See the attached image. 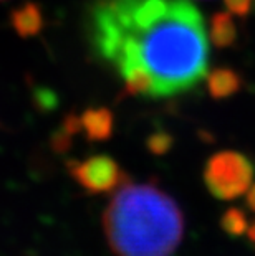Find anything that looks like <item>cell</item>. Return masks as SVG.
Masks as SVG:
<instances>
[{"mask_svg":"<svg viewBox=\"0 0 255 256\" xmlns=\"http://www.w3.org/2000/svg\"><path fill=\"white\" fill-rule=\"evenodd\" d=\"M88 36L128 94L177 96L207 74L209 40L191 0H95Z\"/></svg>","mask_w":255,"mask_h":256,"instance_id":"cell-1","label":"cell"},{"mask_svg":"<svg viewBox=\"0 0 255 256\" xmlns=\"http://www.w3.org/2000/svg\"><path fill=\"white\" fill-rule=\"evenodd\" d=\"M103 226L118 256H171L184 235V216L156 184L126 180L105 210Z\"/></svg>","mask_w":255,"mask_h":256,"instance_id":"cell-2","label":"cell"},{"mask_svg":"<svg viewBox=\"0 0 255 256\" xmlns=\"http://www.w3.org/2000/svg\"><path fill=\"white\" fill-rule=\"evenodd\" d=\"M255 168L247 156L235 150H222L205 162L204 184L219 200H234L247 194L253 184Z\"/></svg>","mask_w":255,"mask_h":256,"instance_id":"cell-3","label":"cell"},{"mask_svg":"<svg viewBox=\"0 0 255 256\" xmlns=\"http://www.w3.org/2000/svg\"><path fill=\"white\" fill-rule=\"evenodd\" d=\"M70 174L86 192L108 194L128 180L126 174L110 156H93L83 162H70Z\"/></svg>","mask_w":255,"mask_h":256,"instance_id":"cell-4","label":"cell"},{"mask_svg":"<svg viewBox=\"0 0 255 256\" xmlns=\"http://www.w3.org/2000/svg\"><path fill=\"white\" fill-rule=\"evenodd\" d=\"M242 80L234 70L217 68L207 76V91L214 100H225L240 90Z\"/></svg>","mask_w":255,"mask_h":256,"instance_id":"cell-5","label":"cell"},{"mask_svg":"<svg viewBox=\"0 0 255 256\" xmlns=\"http://www.w3.org/2000/svg\"><path fill=\"white\" fill-rule=\"evenodd\" d=\"M81 122H83V128L90 140H105L111 136L113 116L105 108L86 111Z\"/></svg>","mask_w":255,"mask_h":256,"instance_id":"cell-6","label":"cell"},{"mask_svg":"<svg viewBox=\"0 0 255 256\" xmlns=\"http://www.w3.org/2000/svg\"><path fill=\"white\" fill-rule=\"evenodd\" d=\"M237 38V28L229 12H217L210 20V40L217 48H229Z\"/></svg>","mask_w":255,"mask_h":256,"instance_id":"cell-7","label":"cell"},{"mask_svg":"<svg viewBox=\"0 0 255 256\" xmlns=\"http://www.w3.org/2000/svg\"><path fill=\"white\" fill-rule=\"evenodd\" d=\"M220 226H222V230L230 236H242V235H245L248 230V223H247L245 215H243V212L238 208L227 210L220 218Z\"/></svg>","mask_w":255,"mask_h":256,"instance_id":"cell-8","label":"cell"},{"mask_svg":"<svg viewBox=\"0 0 255 256\" xmlns=\"http://www.w3.org/2000/svg\"><path fill=\"white\" fill-rule=\"evenodd\" d=\"M172 136L166 130H156L148 138V149L154 156H164L167 150L172 147Z\"/></svg>","mask_w":255,"mask_h":256,"instance_id":"cell-9","label":"cell"},{"mask_svg":"<svg viewBox=\"0 0 255 256\" xmlns=\"http://www.w3.org/2000/svg\"><path fill=\"white\" fill-rule=\"evenodd\" d=\"M224 4L229 14H234L237 17H247L252 8V0H224Z\"/></svg>","mask_w":255,"mask_h":256,"instance_id":"cell-10","label":"cell"},{"mask_svg":"<svg viewBox=\"0 0 255 256\" xmlns=\"http://www.w3.org/2000/svg\"><path fill=\"white\" fill-rule=\"evenodd\" d=\"M247 205L255 212V184H252L250 188L247 190Z\"/></svg>","mask_w":255,"mask_h":256,"instance_id":"cell-11","label":"cell"}]
</instances>
